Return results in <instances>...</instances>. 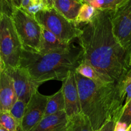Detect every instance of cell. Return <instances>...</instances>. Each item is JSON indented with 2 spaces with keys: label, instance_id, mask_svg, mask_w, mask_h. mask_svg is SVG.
<instances>
[{
  "label": "cell",
  "instance_id": "ac0fdd59",
  "mask_svg": "<svg viewBox=\"0 0 131 131\" xmlns=\"http://www.w3.org/2000/svg\"><path fill=\"white\" fill-rule=\"evenodd\" d=\"M127 0H83L84 3L94 6L97 10L115 11Z\"/></svg>",
  "mask_w": 131,
  "mask_h": 131
},
{
  "label": "cell",
  "instance_id": "4fadbf2b",
  "mask_svg": "<svg viewBox=\"0 0 131 131\" xmlns=\"http://www.w3.org/2000/svg\"><path fill=\"white\" fill-rule=\"evenodd\" d=\"M83 0H54L53 7L67 19L75 23Z\"/></svg>",
  "mask_w": 131,
  "mask_h": 131
},
{
  "label": "cell",
  "instance_id": "30bf717a",
  "mask_svg": "<svg viewBox=\"0 0 131 131\" xmlns=\"http://www.w3.org/2000/svg\"><path fill=\"white\" fill-rule=\"evenodd\" d=\"M65 103V112L69 117L81 113L80 98L75 71L69 72L61 86Z\"/></svg>",
  "mask_w": 131,
  "mask_h": 131
},
{
  "label": "cell",
  "instance_id": "d6a6232c",
  "mask_svg": "<svg viewBox=\"0 0 131 131\" xmlns=\"http://www.w3.org/2000/svg\"></svg>",
  "mask_w": 131,
  "mask_h": 131
},
{
  "label": "cell",
  "instance_id": "ffe728a7",
  "mask_svg": "<svg viewBox=\"0 0 131 131\" xmlns=\"http://www.w3.org/2000/svg\"><path fill=\"white\" fill-rule=\"evenodd\" d=\"M118 82L120 93L122 99L125 101L124 106H125L131 100V68L125 76Z\"/></svg>",
  "mask_w": 131,
  "mask_h": 131
},
{
  "label": "cell",
  "instance_id": "44dd1931",
  "mask_svg": "<svg viewBox=\"0 0 131 131\" xmlns=\"http://www.w3.org/2000/svg\"><path fill=\"white\" fill-rule=\"evenodd\" d=\"M0 125L8 131H21L20 125L9 111L0 112Z\"/></svg>",
  "mask_w": 131,
  "mask_h": 131
},
{
  "label": "cell",
  "instance_id": "4dcf8cb0",
  "mask_svg": "<svg viewBox=\"0 0 131 131\" xmlns=\"http://www.w3.org/2000/svg\"><path fill=\"white\" fill-rule=\"evenodd\" d=\"M127 131H131V123H130V125H129V127H128L127 130Z\"/></svg>",
  "mask_w": 131,
  "mask_h": 131
},
{
  "label": "cell",
  "instance_id": "52a82bcc",
  "mask_svg": "<svg viewBox=\"0 0 131 131\" xmlns=\"http://www.w3.org/2000/svg\"><path fill=\"white\" fill-rule=\"evenodd\" d=\"M111 23L115 38L130 56L131 0H127L115 11H113Z\"/></svg>",
  "mask_w": 131,
  "mask_h": 131
},
{
  "label": "cell",
  "instance_id": "277c9868",
  "mask_svg": "<svg viewBox=\"0 0 131 131\" xmlns=\"http://www.w3.org/2000/svg\"><path fill=\"white\" fill-rule=\"evenodd\" d=\"M23 50L12 17L0 14V56L5 68L19 67Z\"/></svg>",
  "mask_w": 131,
  "mask_h": 131
},
{
  "label": "cell",
  "instance_id": "5b68a950",
  "mask_svg": "<svg viewBox=\"0 0 131 131\" xmlns=\"http://www.w3.org/2000/svg\"><path fill=\"white\" fill-rule=\"evenodd\" d=\"M35 18L42 26L65 43H71L82 33L81 28L67 19L54 7L40 10L35 14Z\"/></svg>",
  "mask_w": 131,
  "mask_h": 131
},
{
  "label": "cell",
  "instance_id": "7a4b0ae2",
  "mask_svg": "<svg viewBox=\"0 0 131 131\" xmlns=\"http://www.w3.org/2000/svg\"><path fill=\"white\" fill-rule=\"evenodd\" d=\"M75 73L81 113L89 119L93 130L98 131L110 120L118 122L125 104L119 82L101 84Z\"/></svg>",
  "mask_w": 131,
  "mask_h": 131
},
{
  "label": "cell",
  "instance_id": "2e32d148",
  "mask_svg": "<svg viewBox=\"0 0 131 131\" xmlns=\"http://www.w3.org/2000/svg\"><path fill=\"white\" fill-rule=\"evenodd\" d=\"M65 131H95L89 119L83 113L69 117Z\"/></svg>",
  "mask_w": 131,
  "mask_h": 131
},
{
  "label": "cell",
  "instance_id": "4316f807",
  "mask_svg": "<svg viewBox=\"0 0 131 131\" xmlns=\"http://www.w3.org/2000/svg\"><path fill=\"white\" fill-rule=\"evenodd\" d=\"M45 8H53L54 0H43Z\"/></svg>",
  "mask_w": 131,
  "mask_h": 131
},
{
  "label": "cell",
  "instance_id": "f546056e",
  "mask_svg": "<svg viewBox=\"0 0 131 131\" xmlns=\"http://www.w3.org/2000/svg\"><path fill=\"white\" fill-rule=\"evenodd\" d=\"M0 131H8L7 130H6V129H5V128L3 127L1 125H0Z\"/></svg>",
  "mask_w": 131,
  "mask_h": 131
},
{
  "label": "cell",
  "instance_id": "603a6c76",
  "mask_svg": "<svg viewBox=\"0 0 131 131\" xmlns=\"http://www.w3.org/2000/svg\"><path fill=\"white\" fill-rule=\"evenodd\" d=\"M14 11L12 0H0V14H5L12 17Z\"/></svg>",
  "mask_w": 131,
  "mask_h": 131
},
{
  "label": "cell",
  "instance_id": "d6986e66",
  "mask_svg": "<svg viewBox=\"0 0 131 131\" xmlns=\"http://www.w3.org/2000/svg\"><path fill=\"white\" fill-rule=\"evenodd\" d=\"M97 10L94 6L84 2L79 10V14L75 20V23L79 26L80 24L84 25L88 24L93 19L97 13Z\"/></svg>",
  "mask_w": 131,
  "mask_h": 131
},
{
  "label": "cell",
  "instance_id": "ba28073f",
  "mask_svg": "<svg viewBox=\"0 0 131 131\" xmlns=\"http://www.w3.org/2000/svg\"><path fill=\"white\" fill-rule=\"evenodd\" d=\"M49 96L36 90L27 104L24 117L20 124L21 131H31L45 115Z\"/></svg>",
  "mask_w": 131,
  "mask_h": 131
},
{
  "label": "cell",
  "instance_id": "f1b7e54d",
  "mask_svg": "<svg viewBox=\"0 0 131 131\" xmlns=\"http://www.w3.org/2000/svg\"><path fill=\"white\" fill-rule=\"evenodd\" d=\"M4 69H5V66H4L3 62V60L2 59H1V56H0V75H1V73H2Z\"/></svg>",
  "mask_w": 131,
  "mask_h": 131
},
{
  "label": "cell",
  "instance_id": "83f0119b",
  "mask_svg": "<svg viewBox=\"0 0 131 131\" xmlns=\"http://www.w3.org/2000/svg\"><path fill=\"white\" fill-rule=\"evenodd\" d=\"M12 4L14 9L20 8V6H21L22 0H12Z\"/></svg>",
  "mask_w": 131,
  "mask_h": 131
},
{
  "label": "cell",
  "instance_id": "7c38bea8",
  "mask_svg": "<svg viewBox=\"0 0 131 131\" xmlns=\"http://www.w3.org/2000/svg\"><path fill=\"white\" fill-rule=\"evenodd\" d=\"M69 118L65 111L44 116L31 131H65Z\"/></svg>",
  "mask_w": 131,
  "mask_h": 131
},
{
  "label": "cell",
  "instance_id": "3957f363",
  "mask_svg": "<svg viewBox=\"0 0 131 131\" xmlns=\"http://www.w3.org/2000/svg\"><path fill=\"white\" fill-rule=\"evenodd\" d=\"M82 60L81 48L73 44L65 49L46 54L23 49L19 67L40 86L50 80L63 81L70 72L75 71Z\"/></svg>",
  "mask_w": 131,
  "mask_h": 131
},
{
  "label": "cell",
  "instance_id": "9a60e30c",
  "mask_svg": "<svg viewBox=\"0 0 131 131\" xmlns=\"http://www.w3.org/2000/svg\"><path fill=\"white\" fill-rule=\"evenodd\" d=\"M75 72L77 74H80L82 76L90 79L95 83L108 84L115 82L112 78L101 73L86 61H82L79 66L76 68Z\"/></svg>",
  "mask_w": 131,
  "mask_h": 131
},
{
  "label": "cell",
  "instance_id": "8fae6325",
  "mask_svg": "<svg viewBox=\"0 0 131 131\" xmlns=\"http://www.w3.org/2000/svg\"><path fill=\"white\" fill-rule=\"evenodd\" d=\"M17 100L12 80L4 69L0 75V111H10Z\"/></svg>",
  "mask_w": 131,
  "mask_h": 131
},
{
  "label": "cell",
  "instance_id": "836d02e7",
  "mask_svg": "<svg viewBox=\"0 0 131 131\" xmlns=\"http://www.w3.org/2000/svg\"><path fill=\"white\" fill-rule=\"evenodd\" d=\"M0 112H1V111H0Z\"/></svg>",
  "mask_w": 131,
  "mask_h": 131
},
{
  "label": "cell",
  "instance_id": "5bb4252c",
  "mask_svg": "<svg viewBox=\"0 0 131 131\" xmlns=\"http://www.w3.org/2000/svg\"><path fill=\"white\" fill-rule=\"evenodd\" d=\"M72 43H67L60 40L53 33L42 26V42L39 53L46 54L47 52L65 49L70 47Z\"/></svg>",
  "mask_w": 131,
  "mask_h": 131
},
{
  "label": "cell",
  "instance_id": "8992f818",
  "mask_svg": "<svg viewBox=\"0 0 131 131\" xmlns=\"http://www.w3.org/2000/svg\"><path fill=\"white\" fill-rule=\"evenodd\" d=\"M12 18L23 49L39 52L42 37L41 24L21 8L14 9Z\"/></svg>",
  "mask_w": 131,
  "mask_h": 131
},
{
  "label": "cell",
  "instance_id": "7402d4cb",
  "mask_svg": "<svg viewBox=\"0 0 131 131\" xmlns=\"http://www.w3.org/2000/svg\"><path fill=\"white\" fill-rule=\"evenodd\" d=\"M27 104H28L27 102H24L22 100L17 99L9 111L10 114L12 115L13 117L17 122L19 125H20V127L23 117H24V113H25Z\"/></svg>",
  "mask_w": 131,
  "mask_h": 131
},
{
  "label": "cell",
  "instance_id": "484cf974",
  "mask_svg": "<svg viewBox=\"0 0 131 131\" xmlns=\"http://www.w3.org/2000/svg\"><path fill=\"white\" fill-rule=\"evenodd\" d=\"M129 125L124 122H117L115 124L114 131H127Z\"/></svg>",
  "mask_w": 131,
  "mask_h": 131
},
{
  "label": "cell",
  "instance_id": "6da1fadb",
  "mask_svg": "<svg viewBox=\"0 0 131 131\" xmlns=\"http://www.w3.org/2000/svg\"><path fill=\"white\" fill-rule=\"evenodd\" d=\"M113 11L97 10L90 22L81 28L79 40L83 60L98 71L118 82L129 67L130 55L114 35L111 17Z\"/></svg>",
  "mask_w": 131,
  "mask_h": 131
},
{
  "label": "cell",
  "instance_id": "cb8c5ba5",
  "mask_svg": "<svg viewBox=\"0 0 131 131\" xmlns=\"http://www.w3.org/2000/svg\"><path fill=\"white\" fill-rule=\"evenodd\" d=\"M119 121L124 122L129 125L131 123V100L129 103L124 106L123 113Z\"/></svg>",
  "mask_w": 131,
  "mask_h": 131
},
{
  "label": "cell",
  "instance_id": "1f68e13d",
  "mask_svg": "<svg viewBox=\"0 0 131 131\" xmlns=\"http://www.w3.org/2000/svg\"><path fill=\"white\" fill-rule=\"evenodd\" d=\"M129 67H131V54H130V59H129Z\"/></svg>",
  "mask_w": 131,
  "mask_h": 131
},
{
  "label": "cell",
  "instance_id": "d4e9b609",
  "mask_svg": "<svg viewBox=\"0 0 131 131\" xmlns=\"http://www.w3.org/2000/svg\"><path fill=\"white\" fill-rule=\"evenodd\" d=\"M116 122H117L115 121V120H110V121L107 122L106 124H104L102 127L98 131H114L115 124Z\"/></svg>",
  "mask_w": 131,
  "mask_h": 131
},
{
  "label": "cell",
  "instance_id": "9c48e42d",
  "mask_svg": "<svg viewBox=\"0 0 131 131\" xmlns=\"http://www.w3.org/2000/svg\"><path fill=\"white\" fill-rule=\"evenodd\" d=\"M4 69L12 80L17 99L28 103L33 93L38 90L39 85L36 84L28 72L20 67Z\"/></svg>",
  "mask_w": 131,
  "mask_h": 131
},
{
  "label": "cell",
  "instance_id": "e0dca14e",
  "mask_svg": "<svg viewBox=\"0 0 131 131\" xmlns=\"http://www.w3.org/2000/svg\"><path fill=\"white\" fill-rule=\"evenodd\" d=\"M65 103L63 93L61 89L51 96H49L44 116L53 115L65 111Z\"/></svg>",
  "mask_w": 131,
  "mask_h": 131
}]
</instances>
